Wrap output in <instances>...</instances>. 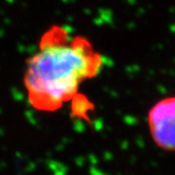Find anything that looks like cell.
I'll return each instance as SVG.
<instances>
[{
  "label": "cell",
  "instance_id": "cell-1",
  "mask_svg": "<svg viewBox=\"0 0 175 175\" xmlns=\"http://www.w3.org/2000/svg\"><path fill=\"white\" fill-rule=\"evenodd\" d=\"M101 66V56L86 38L53 26L42 36L25 69L24 85L31 105L44 111L57 109L75 97L81 84L97 75Z\"/></svg>",
  "mask_w": 175,
  "mask_h": 175
},
{
  "label": "cell",
  "instance_id": "cell-2",
  "mask_svg": "<svg viewBox=\"0 0 175 175\" xmlns=\"http://www.w3.org/2000/svg\"><path fill=\"white\" fill-rule=\"evenodd\" d=\"M153 141L161 149L175 152V97H167L150 108L147 118Z\"/></svg>",
  "mask_w": 175,
  "mask_h": 175
}]
</instances>
